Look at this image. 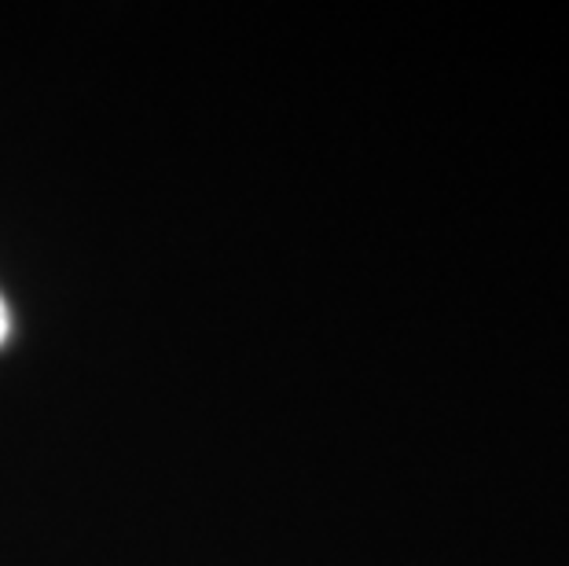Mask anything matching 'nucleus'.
<instances>
[{
    "label": "nucleus",
    "instance_id": "f257e3e1",
    "mask_svg": "<svg viewBox=\"0 0 569 566\" xmlns=\"http://www.w3.org/2000/svg\"><path fill=\"white\" fill-rule=\"evenodd\" d=\"M8 328H11V320H8V306H4V298H0V342L8 339Z\"/></svg>",
    "mask_w": 569,
    "mask_h": 566
}]
</instances>
